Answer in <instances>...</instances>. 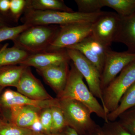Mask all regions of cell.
<instances>
[{"label": "cell", "mask_w": 135, "mask_h": 135, "mask_svg": "<svg viewBox=\"0 0 135 135\" xmlns=\"http://www.w3.org/2000/svg\"><path fill=\"white\" fill-rule=\"evenodd\" d=\"M5 88L3 87L0 86V94H1L2 92L3 91Z\"/></svg>", "instance_id": "cell-35"}, {"label": "cell", "mask_w": 135, "mask_h": 135, "mask_svg": "<svg viewBox=\"0 0 135 135\" xmlns=\"http://www.w3.org/2000/svg\"><path fill=\"white\" fill-rule=\"evenodd\" d=\"M67 82L62 92L57 95L58 99H68L79 101L88 107L92 113L103 119L104 122L109 121L107 114L103 105L99 103L83 80V77L72 62Z\"/></svg>", "instance_id": "cell-1"}, {"label": "cell", "mask_w": 135, "mask_h": 135, "mask_svg": "<svg viewBox=\"0 0 135 135\" xmlns=\"http://www.w3.org/2000/svg\"><path fill=\"white\" fill-rule=\"evenodd\" d=\"M33 133L30 129L20 127L4 120L0 124V135H32Z\"/></svg>", "instance_id": "cell-25"}, {"label": "cell", "mask_w": 135, "mask_h": 135, "mask_svg": "<svg viewBox=\"0 0 135 135\" xmlns=\"http://www.w3.org/2000/svg\"><path fill=\"white\" fill-rule=\"evenodd\" d=\"M60 135H79L72 128L67 126L59 134Z\"/></svg>", "instance_id": "cell-31"}, {"label": "cell", "mask_w": 135, "mask_h": 135, "mask_svg": "<svg viewBox=\"0 0 135 135\" xmlns=\"http://www.w3.org/2000/svg\"><path fill=\"white\" fill-rule=\"evenodd\" d=\"M134 107H135V82L123 94L116 109L108 114V121L117 120L121 114Z\"/></svg>", "instance_id": "cell-20"}, {"label": "cell", "mask_w": 135, "mask_h": 135, "mask_svg": "<svg viewBox=\"0 0 135 135\" xmlns=\"http://www.w3.org/2000/svg\"><path fill=\"white\" fill-rule=\"evenodd\" d=\"M48 135H60L59 134H49Z\"/></svg>", "instance_id": "cell-37"}, {"label": "cell", "mask_w": 135, "mask_h": 135, "mask_svg": "<svg viewBox=\"0 0 135 135\" xmlns=\"http://www.w3.org/2000/svg\"><path fill=\"white\" fill-rule=\"evenodd\" d=\"M42 109L30 105L12 107L10 110L6 122L20 127L30 129L39 119Z\"/></svg>", "instance_id": "cell-15"}, {"label": "cell", "mask_w": 135, "mask_h": 135, "mask_svg": "<svg viewBox=\"0 0 135 135\" xmlns=\"http://www.w3.org/2000/svg\"><path fill=\"white\" fill-rule=\"evenodd\" d=\"M110 48H106L101 46L90 35L79 43L67 49H73L80 51L94 65L101 75L107 51Z\"/></svg>", "instance_id": "cell-12"}, {"label": "cell", "mask_w": 135, "mask_h": 135, "mask_svg": "<svg viewBox=\"0 0 135 135\" xmlns=\"http://www.w3.org/2000/svg\"><path fill=\"white\" fill-rule=\"evenodd\" d=\"M92 24L77 22L59 26L57 35L46 51L63 50L79 43L91 35Z\"/></svg>", "instance_id": "cell-6"}, {"label": "cell", "mask_w": 135, "mask_h": 135, "mask_svg": "<svg viewBox=\"0 0 135 135\" xmlns=\"http://www.w3.org/2000/svg\"><path fill=\"white\" fill-rule=\"evenodd\" d=\"M135 82V62L125 67L103 90L104 109L108 115L116 109L126 91Z\"/></svg>", "instance_id": "cell-5"}, {"label": "cell", "mask_w": 135, "mask_h": 135, "mask_svg": "<svg viewBox=\"0 0 135 135\" xmlns=\"http://www.w3.org/2000/svg\"><path fill=\"white\" fill-rule=\"evenodd\" d=\"M10 1L9 0H0V12L5 13L10 9Z\"/></svg>", "instance_id": "cell-30"}, {"label": "cell", "mask_w": 135, "mask_h": 135, "mask_svg": "<svg viewBox=\"0 0 135 135\" xmlns=\"http://www.w3.org/2000/svg\"><path fill=\"white\" fill-rule=\"evenodd\" d=\"M26 1L25 0H11L10 4L11 13L15 21L17 22L23 14L26 8Z\"/></svg>", "instance_id": "cell-29"}, {"label": "cell", "mask_w": 135, "mask_h": 135, "mask_svg": "<svg viewBox=\"0 0 135 135\" xmlns=\"http://www.w3.org/2000/svg\"><path fill=\"white\" fill-rule=\"evenodd\" d=\"M6 23L4 17L1 14H0V28L6 26Z\"/></svg>", "instance_id": "cell-33"}, {"label": "cell", "mask_w": 135, "mask_h": 135, "mask_svg": "<svg viewBox=\"0 0 135 135\" xmlns=\"http://www.w3.org/2000/svg\"><path fill=\"white\" fill-rule=\"evenodd\" d=\"M3 121V120L2 118L1 117V116H0V124H1V123H2Z\"/></svg>", "instance_id": "cell-36"}, {"label": "cell", "mask_w": 135, "mask_h": 135, "mask_svg": "<svg viewBox=\"0 0 135 135\" xmlns=\"http://www.w3.org/2000/svg\"><path fill=\"white\" fill-rule=\"evenodd\" d=\"M86 135H105L102 130L101 127L97 125L95 127L90 131Z\"/></svg>", "instance_id": "cell-32"}, {"label": "cell", "mask_w": 135, "mask_h": 135, "mask_svg": "<svg viewBox=\"0 0 135 135\" xmlns=\"http://www.w3.org/2000/svg\"><path fill=\"white\" fill-rule=\"evenodd\" d=\"M16 88L18 92L33 100L44 101L53 98L33 75L30 67L25 69Z\"/></svg>", "instance_id": "cell-11"}, {"label": "cell", "mask_w": 135, "mask_h": 135, "mask_svg": "<svg viewBox=\"0 0 135 135\" xmlns=\"http://www.w3.org/2000/svg\"><path fill=\"white\" fill-rule=\"evenodd\" d=\"M101 128L105 135H133L117 120L104 122Z\"/></svg>", "instance_id": "cell-27"}, {"label": "cell", "mask_w": 135, "mask_h": 135, "mask_svg": "<svg viewBox=\"0 0 135 135\" xmlns=\"http://www.w3.org/2000/svg\"><path fill=\"white\" fill-rule=\"evenodd\" d=\"M118 119L123 127L133 135H135V107L121 114Z\"/></svg>", "instance_id": "cell-26"}, {"label": "cell", "mask_w": 135, "mask_h": 135, "mask_svg": "<svg viewBox=\"0 0 135 135\" xmlns=\"http://www.w3.org/2000/svg\"><path fill=\"white\" fill-rule=\"evenodd\" d=\"M26 67L20 65L0 67V86L16 88Z\"/></svg>", "instance_id": "cell-18"}, {"label": "cell", "mask_w": 135, "mask_h": 135, "mask_svg": "<svg viewBox=\"0 0 135 135\" xmlns=\"http://www.w3.org/2000/svg\"><path fill=\"white\" fill-rule=\"evenodd\" d=\"M33 105L41 109L59 107L58 98L44 101H37L27 97L17 91L8 89L3 90L0 94V116L6 120L11 108L18 105Z\"/></svg>", "instance_id": "cell-9"}, {"label": "cell", "mask_w": 135, "mask_h": 135, "mask_svg": "<svg viewBox=\"0 0 135 135\" xmlns=\"http://www.w3.org/2000/svg\"><path fill=\"white\" fill-rule=\"evenodd\" d=\"M32 135H46L44 134L43 133H41V132H34L33 134Z\"/></svg>", "instance_id": "cell-34"}, {"label": "cell", "mask_w": 135, "mask_h": 135, "mask_svg": "<svg viewBox=\"0 0 135 135\" xmlns=\"http://www.w3.org/2000/svg\"><path fill=\"white\" fill-rule=\"evenodd\" d=\"M60 30L58 25H34L29 27L13 41L15 46L30 54L46 51Z\"/></svg>", "instance_id": "cell-3"}, {"label": "cell", "mask_w": 135, "mask_h": 135, "mask_svg": "<svg viewBox=\"0 0 135 135\" xmlns=\"http://www.w3.org/2000/svg\"><path fill=\"white\" fill-rule=\"evenodd\" d=\"M104 7L114 10L121 17L129 16L135 13V0H102Z\"/></svg>", "instance_id": "cell-21"}, {"label": "cell", "mask_w": 135, "mask_h": 135, "mask_svg": "<svg viewBox=\"0 0 135 135\" xmlns=\"http://www.w3.org/2000/svg\"><path fill=\"white\" fill-rule=\"evenodd\" d=\"M32 26L26 24L13 27L5 26L0 28V42L11 40L13 41L18 35Z\"/></svg>", "instance_id": "cell-23"}, {"label": "cell", "mask_w": 135, "mask_h": 135, "mask_svg": "<svg viewBox=\"0 0 135 135\" xmlns=\"http://www.w3.org/2000/svg\"><path fill=\"white\" fill-rule=\"evenodd\" d=\"M52 125L50 134H59L68 126L63 111L59 107H51Z\"/></svg>", "instance_id": "cell-22"}, {"label": "cell", "mask_w": 135, "mask_h": 135, "mask_svg": "<svg viewBox=\"0 0 135 135\" xmlns=\"http://www.w3.org/2000/svg\"><path fill=\"white\" fill-rule=\"evenodd\" d=\"M114 42L124 44L127 47V51L135 53V13L129 16L120 17Z\"/></svg>", "instance_id": "cell-16"}, {"label": "cell", "mask_w": 135, "mask_h": 135, "mask_svg": "<svg viewBox=\"0 0 135 135\" xmlns=\"http://www.w3.org/2000/svg\"><path fill=\"white\" fill-rule=\"evenodd\" d=\"M68 126L79 135H86L97 124L91 118L89 109L79 101L68 99H59Z\"/></svg>", "instance_id": "cell-4"}, {"label": "cell", "mask_w": 135, "mask_h": 135, "mask_svg": "<svg viewBox=\"0 0 135 135\" xmlns=\"http://www.w3.org/2000/svg\"><path fill=\"white\" fill-rule=\"evenodd\" d=\"M78 12L84 13H96L103 7L102 0H75Z\"/></svg>", "instance_id": "cell-24"}, {"label": "cell", "mask_w": 135, "mask_h": 135, "mask_svg": "<svg viewBox=\"0 0 135 135\" xmlns=\"http://www.w3.org/2000/svg\"><path fill=\"white\" fill-rule=\"evenodd\" d=\"M104 11L94 13L66 12L55 11H38L26 9L21 18L23 24L31 26L64 25L85 22L93 23Z\"/></svg>", "instance_id": "cell-2"}, {"label": "cell", "mask_w": 135, "mask_h": 135, "mask_svg": "<svg viewBox=\"0 0 135 135\" xmlns=\"http://www.w3.org/2000/svg\"><path fill=\"white\" fill-rule=\"evenodd\" d=\"M66 50L70 60L86 80L89 89L94 96L100 99L103 107L101 74L94 65L79 51L71 49Z\"/></svg>", "instance_id": "cell-7"}, {"label": "cell", "mask_w": 135, "mask_h": 135, "mask_svg": "<svg viewBox=\"0 0 135 135\" xmlns=\"http://www.w3.org/2000/svg\"><path fill=\"white\" fill-rule=\"evenodd\" d=\"M120 17L116 13L105 12L92 23L91 36L106 48H109L118 32Z\"/></svg>", "instance_id": "cell-8"}, {"label": "cell", "mask_w": 135, "mask_h": 135, "mask_svg": "<svg viewBox=\"0 0 135 135\" xmlns=\"http://www.w3.org/2000/svg\"><path fill=\"white\" fill-rule=\"evenodd\" d=\"M70 61L66 50L64 49L31 54L20 65L27 67L32 66L37 70Z\"/></svg>", "instance_id": "cell-13"}, {"label": "cell", "mask_w": 135, "mask_h": 135, "mask_svg": "<svg viewBox=\"0 0 135 135\" xmlns=\"http://www.w3.org/2000/svg\"><path fill=\"white\" fill-rule=\"evenodd\" d=\"M8 45L5 44L0 49V67L20 65L31 55L17 46L8 48Z\"/></svg>", "instance_id": "cell-17"}, {"label": "cell", "mask_w": 135, "mask_h": 135, "mask_svg": "<svg viewBox=\"0 0 135 135\" xmlns=\"http://www.w3.org/2000/svg\"><path fill=\"white\" fill-rule=\"evenodd\" d=\"M74 12L62 0H27L26 9Z\"/></svg>", "instance_id": "cell-19"}, {"label": "cell", "mask_w": 135, "mask_h": 135, "mask_svg": "<svg viewBox=\"0 0 135 135\" xmlns=\"http://www.w3.org/2000/svg\"><path fill=\"white\" fill-rule=\"evenodd\" d=\"M70 62H65L36 70L57 95L61 94L65 88L70 71Z\"/></svg>", "instance_id": "cell-14"}, {"label": "cell", "mask_w": 135, "mask_h": 135, "mask_svg": "<svg viewBox=\"0 0 135 135\" xmlns=\"http://www.w3.org/2000/svg\"><path fill=\"white\" fill-rule=\"evenodd\" d=\"M135 62V53L129 51L117 52L110 48L107 51L106 57L101 75V88L102 90L127 66Z\"/></svg>", "instance_id": "cell-10"}, {"label": "cell", "mask_w": 135, "mask_h": 135, "mask_svg": "<svg viewBox=\"0 0 135 135\" xmlns=\"http://www.w3.org/2000/svg\"><path fill=\"white\" fill-rule=\"evenodd\" d=\"M39 118L43 133L46 135L50 134L52 120L51 107L42 109Z\"/></svg>", "instance_id": "cell-28"}]
</instances>
